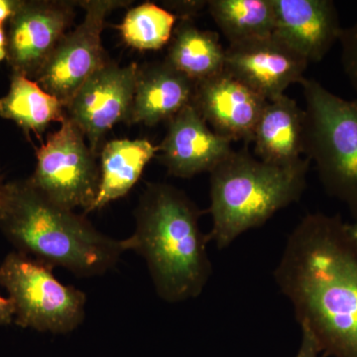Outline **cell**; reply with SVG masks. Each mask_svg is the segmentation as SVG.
<instances>
[{"label":"cell","instance_id":"1","mask_svg":"<svg viewBox=\"0 0 357 357\" xmlns=\"http://www.w3.org/2000/svg\"><path fill=\"white\" fill-rule=\"evenodd\" d=\"M273 277L324 356L357 357V223L309 213L289 234Z\"/></svg>","mask_w":357,"mask_h":357},{"label":"cell","instance_id":"2","mask_svg":"<svg viewBox=\"0 0 357 357\" xmlns=\"http://www.w3.org/2000/svg\"><path fill=\"white\" fill-rule=\"evenodd\" d=\"M202 211L184 192L150 184L135 211L136 229L121 241L124 251L142 256L162 300L180 303L203 292L213 273L210 237L199 227Z\"/></svg>","mask_w":357,"mask_h":357},{"label":"cell","instance_id":"3","mask_svg":"<svg viewBox=\"0 0 357 357\" xmlns=\"http://www.w3.org/2000/svg\"><path fill=\"white\" fill-rule=\"evenodd\" d=\"M0 231L16 252L77 277L105 274L124 252L121 241L105 236L84 215L54 204L29 178L4 184Z\"/></svg>","mask_w":357,"mask_h":357},{"label":"cell","instance_id":"4","mask_svg":"<svg viewBox=\"0 0 357 357\" xmlns=\"http://www.w3.org/2000/svg\"><path fill=\"white\" fill-rule=\"evenodd\" d=\"M310 164L305 157L295 165H272L248 150H232L211 172L210 241L218 249L229 248L244 232L297 203L306 190Z\"/></svg>","mask_w":357,"mask_h":357},{"label":"cell","instance_id":"5","mask_svg":"<svg viewBox=\"0 0 357 357\" xmlns=\"http://www.w3.org/2000/svg\"><path fill=\"white\" fill-rule=\"evenodd\" d=\"M300 84L306 102L304 155L326 194L357 223V98H340L316 79L304 77Z\"/></svg>","mask_w":357,"mask_h":357},{"label":"cell","instance_id":"6","mask_svg":"<svg viewBox=\"0 0 357 357\" xmlns=\"http://www.w3.org/2000/svg\"><path fill=\"white\" fill-rule=\"evenodd\" d=\"M54 267L22 253L0 264V285L14 307V323L38 332L68 333L83 323L86 294L56 278Z\"/></svg>","mask_w":357,"mask_h":357},{"label":"cell","instance_id":"7","mask_svg":"<svg viewBox=\"0 0 357 357\" xmlns=\"http://www.w3.org/2000/svg\"><path fill=\"white\" fill-rule=\"evenodd\" d=\"M31 184L54 204L89 213L100 188V169L96 154L81 129L66 117L36 152Z\"/></svg>","mask_w":357,"mask_h":357},{"label":"cell","instance_id":"8","mask_svg":"<svg viewBox=\"0 0 357 357\" xmlns=\"http://www.w3.org/2000/svg\"><path fill=\"white\" fill-rule=\"evenodd\" d=\"M128 3L121 0L77 2L84 10L83 21L61 40L35 82L66 107L86 79L107 62L102 41L105 21L112 11Z\"/></svg>","mask_w":357,"mask_h":357},{"label":"cell","instance_id":"9","mask_svg":"<svg viewBox=\"0 0 357 357\" xmlns=\"http://www.w3.org/2000/svg\"><path fill=\"white\" fill-rule=\"evenodd\" d=\"M139 72L136 63L119 66L107 60L66 105L68 119L81 129L96 154L110 129L129 122Z\"/></svg>","mask_w":357,"mask_h":357},{"label":"cell","instance_id":"10","mask_svg":"<svg viewBox=\"0 0 357 357\" xmlns=\"http://www.w3.org/2000/svg\"><path fill=\"white\" fill-rule=\"evenodd\" d=\"M74 6L70 1L18 0L6 34L13 74L36 79L72 25Z\"/></svg>","mask_w":357,"mask_h":357},{"label":"cell","instance_id":"11","mask_svg":"<svg viewBox=\"0 0 357 357\" xmlns=\"http://www.w3.org/2000/svg\"><path fill=\"white\" fill-rule=\"evenodd\" d=\"M309 62L272 35L266 38L229 44L225 49V70L265 100L282 95L304 79Z\"/></svg>","mask_w":357,"mask_h":357},{"label":"cell","instance_id":"12","mask_svg":"<svg viewBox=\"0 0 357 357\" xmlns=\"http://www.w3.org/2000/svg\"><path fill=\"white\" fill-rule=\"evenodd\" d=\"M268 100L227 70L196 84L192 105L215 132L232 141H252Z\"/></svg>","mask_w":357,"mask_h":357},{"label":"cell","instance_id":"13","mask_svg":"<svg viewBox=\"0 0 357 357\" xmlns=\"http://www.w3.org/2000/svg\"><path fill=\"white\" fill-rule=\"evenodd\" d=\"M168 123L165 138L158 146L160 160L175 177L211 173L234 150L231 142L215 132L192 103Z\"/></svg>","mask_w":357,"mask_h":357},{"label":"cell","instance_id":"14","mask_svg":"<svg viewBox=\"0 0 357 357\" xmlns=\"http://www.w3.org/2000/svg\"><path fill=\"white\" fill-rule=\"evenodd\" d=\"M273 35L309 63L319 62L340 41L342 27L332 0H272Z\"/></svg>","mask_w":357,"mask_h":357},{"label":"cell","instance_id":"15","mask_svg":"<svg viewBox=\"0 0 357 357\" xmlns=\"http://www.w3.org/2000/svg\"><path fill=\"white\" fill-rule=\"evenodd\" d=\"M258 158L272 165L299 163L305 151V112L290 96L268 100L252 138Z\"/></svg>","mask_w":357,"mask_h":357},{"label":"cell","instance_id":"16","mask_svg":"<svg viewBox=\"0 0 357 357\" xmlns=\"http://www.w3.org/2000/svg\"><path fill=\"white\" fill-rule=\"evenodd\" d=\"M196 84L166 61L140 68L130 123L156 126L192 103Z\"/></svg>","mask_w":357,"mask_h":357},{"label":"cell","instance_id":"17","mask_svg":"<svg viewBox=\"0 0 357 357\" xmlns=\"http://www.w3.org/2000/svg\"><path fill=\"white\" fill-rule=\"evenodd\" d=\"M157 152L159 147L146 139L124 138L105 143L100 154V188L89 213L128 195Z\"/></svg>","mask_w":357,"mask_h":357},{"label":"cell","instance_id":"18","mask_svg":"<svg viewBox=\"0 0 357 357\" xmlns=\"http://www.w3.org/2000/svg\"><path fill=\"white\" fill-rule=\"evenodd\" d=\"M169 44L166 62L195 84L225 69V49L217 33L199 29L191 20H182Z\"/></svg>","mask_w":357,"mask_h":357},{"label":"cell","instance_id":"19","mask_svg":"<svg viewBox=\"0 0 357 357\" xmlns=\"http://www.w3.org/2000/svg\"><path fill=\"white\" fill-rule=\"evenodd\" d=\"M0 116L15 122L25 132L40 135L52 122L62 123L67 114L64 103L36 82L13 74L8 93L0 98Z\"/></svg>","mask_w":357,"mask_h":357},{"label":"cell","instance_id":"20","mask_svg":"<svg viewBox=\"0 0 357 357\" xmlns=\"http://www.w3.org/2000/svg\"><path fill=\"white\" fill-rule=\"evenodd\" d=\"M208 11L229 44L272 36L275 13L272 0H211Z\"/></svg>","mask_w":357,"mask_h":357},{"label":"cell","instance_id":"21","mask_svg":"<svg viewBox=\"0 0 357 357\" xmlns=\"http://www.w3.org/2000/svg\"><path fill=\"white\" fill-rule=\"evenodd\" d=\"M176 20L171 11L146 2L130 9L119 28L124 42L132 48L159 50L170 43Z\"/></svg>","mask_w":357,"mask_h":357},{"label":"cell","instance_id":"22","mask_svg":"<svg viewBox=\"0 0 357 357\" xmlns=\"http://www.w3.org/2000/svg\"><path fill=\"white\" fill-rule=\"evenodd\" d=\"M338 43L342 49V69L357 95V21L349 27L342 28Z\"/></svg>","mask_w":357,"mask_h":357},{"label":"cell","instance_id":"23","mask_svg":"<svg viewBox=\"0 0 357 357\" xmlns=\"http://www.w3.org/2000/svg\"><path fill=\"white\" fill-rule=\"evenodd\" d=\"M165 6L170 8L171 13L182 20H191L194 15H197L203 10L204 7L208 6V1H168Z\"/></svg>","mask_w":357,"mask_h":357},{"label":"cell","instance_id":"24","mask_svg":"<svg viewBox=\"0 0 357 357\" xmlns=\"http://www.w3.org/2000/svg\"><path fill=\"white\" fill-rule=\"evenodd\" d=\"M301 330H302V342L296 357H326L311 333L305 328H301Z\"/></svg>","mask_w":357,"mask_h":357},{"label":"cell","instance_id":"25","mask_svg":"<svg viewBox=\"0 0 357 357\" xmlns=\"http://www.w3.org/2000/svg\"><path fill=\"white\" fill-rule=\"evenodd\" d=\"M14 321V307L9 298L0 295V326H8Z\"/></svg>","mask_w":357,"mask_h":357},{"label":"cell","instance_id":"26","mask_svg":"<svg viewBox=\"0 0 357 357\" xmlns=\"http://www.w3.org/2000/svg\"><path fill=\"white\" fill-rule=\"evenodd\" d=\"M18 0H0V24L3 25L10 20L15 11Z\"/></svg>","mask_w":357,"mask_h":357},{"label":"cell","instance_id":"27","mask_svg":"<svg viewBox=\"0 0 357 357\" xmlns=\"http://www.w3.org/2000/svg\"><path fill=\"white\" fill-rule=\"evenodd\" d=\"M7 59V35L3 25L0 24V62Z\"/></svg>","mask_w":357,"mask_h":357},{"label":"cell","instance_id":"28","mask_svg":"<svg viewBox=\"0 0 357 357\" xmlns=\"http://www.w3.org/2000/svg\"><path fill=\"white\" fill-rule=\"evenodd\" d=\"M4 184H6V182H4L3 178H2L1 166H0V199H1L2 190H3Z\"/></svg>","mask_w":357,"mask_h":357}]
</instances>
